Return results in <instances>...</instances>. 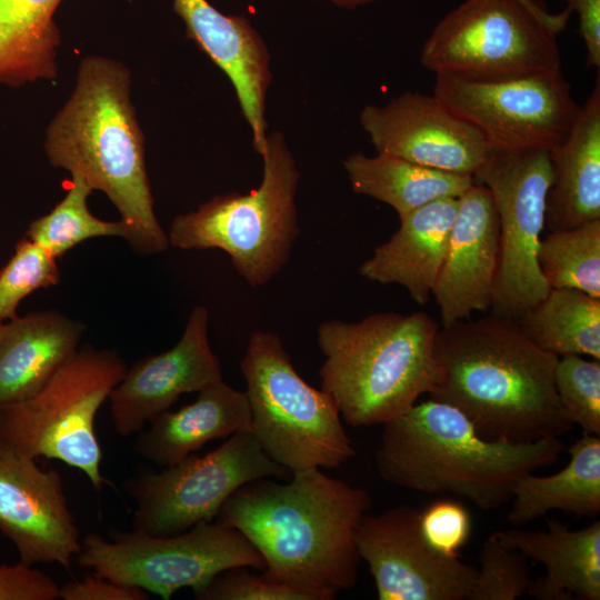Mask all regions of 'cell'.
I'll return each mask as SVG.
<instances>
[{
    "label": "cell",
    "mask_w": 600,
    "mask_h": 600,
    "mask_svg": "<svg viewBox=\"0 0 600 600\" xmlns=\"http://www.w3.org/2000/svg\"><path fill=\"white\" fill-rule=\"evenodd\" d=\"M173 8L189 37L231 80L260 152L267 139L266 96L271 79L263 40L247 19L223 14L207 0H173Z\"/></svg>",
    "instance_id": "obj_19"
},
{
    "label": "cell",
    "mask_w": 600,
    "mask_h": 600,
    "mask_svg": "<svg viewBox=\"0 0 600 600\" xmlns=\"http://www.w3.org/2000/svg\"><path fill=\"white\" fill-rule=\"evenodd\" d=\"M250 406V432L290 473L333 469L356 450L333 399L297 372L281 338L258 330L240 362Z\"/></svg>",
    "instance_id": "obj_7"
},
{
    "label": "cell",
    "mask_w": 600,
    "mask_h": 600,
    "mask_svg": "<svg viewBox=\"0 0 600 600\" xmlns=\"http://www.w3.org/2000/svg\"><path fill=\"white\" fill-rule=\"evenodd\" d=\"M83 326L57 311H38L2 324L0 407L39 392L78 351Z\"/></svg>",
    "instance_id": "obj_23"
},
{
    "label": "cell",
    "mask_w": 600,
    "mask_h": 600,
    "mask_svg": "<svg viewBox=\"0 0 600 600\" xmlns=\"http://www.w3.org/2000/svg\"><path fill=\"white\" fill-rule=\"evenodd\" d=\"M360 123L378 152L441 171L473 177L489 151L482 134L433 94L368 104Z\"/></svg>",
    "instance_id": "obj_16"
},
{
    "label": "cell",
    "mask_w": 600,
    "mask_h": 600,
    "mask_svg": "<svg viewBox=\"0 0 600 600\" xmlns=\"http://www.w3.org/2000/svg\"><path fill=\"white\" fill-rule=\"evenodd\" d=\"M538 263L550 289H578L600 299V220L550 231L540 241Z\"/></svg>",
    "instance_id": "obj_29"
},
{
    "label": "cell",
    "mask_w": 600,
    "mask_h": 600,
    "mask_svg": "<svg viewBox=\"0 0 600 600\" xmlns=\"http://www.w3.org/2000/svg\"><path fill=\"white\" fill-rule=\"evenodd\" d=\"M56 260L27 237L17 243L13 256L0 270V323L18 317L17 308L28 294L59 282Z\"/></svg>",
    "instance_id": "obj_32"
},
{
    "label": "cell",
    "mask_w": 600,
    "mask_h": 600,
    "mask_svg": "<svg viewBox=\"0 0 600 600\" xmlns=\"http://www.w3.org/2000/svg\"><path fill=\"white\" fill-rule=\"evenodd\" d=\"M439 327L423 311L378 312L357 322L328 320L317 328L324 357L321 389L352 428L382 424L410 409L436 383Z\"/></svg>",
    "instance_id": "obj_5"
},
{
    "label": "cell",
    "mask_w": 600,
    "mask_h": 600,
    "mask_svg": "<svg viewBox=\"0 0 600 600\" xmlns=\"http://www.w3.org/2000/svg\"><path fill=\"white\" fill-rule=\"evenodd\" d=\"M526 336L557 357L600 360V299L571 288L550 289L518 320Z\"/></svg>",
    "instance_id": "obj_28"
},
{
    "label": "cell",
    "mask_w": 600,
    "mask_h": 600,
    "mask_svg": "<svg viewBox=\"0 0 600 600\" xmlns=\"http://www.w3.org/2000/svg\"><path fill=\"white\" fill-rule=\"evenodd\" d=\"M332 1L338 4L346 6V7H356L359 4L368 3L372 0H332Z\"/></svg>",
    "instance_id": "obj_40"
},
{
    "label": "cell",
    "mask_w": 600,
    "mask_h": 600,
    "mask_svg": "<svg viewBox=\"0 0 600 600\" xmlns=\"http://www.w3.org/2000/svg\"><path fill=\"white\" fill-rule=\"evenodd\" d=\"M381 426L374 460L384 481L452 494L483 510L510 502L521 476L554 463L563 450L560 438L484 439L462 412L431 398Z\"/></svg>",
    "instance_id": "obj_4"
},
{
    "label": "cell",
    "mask_w": 600,
    "mask_h": 600,
    "mask_svg": "<svg viewBox=\"0 0 600 600\" xmlns=\"http://www.w3.org/2000/svg\"><path fill=\"white\" fill-rule=\"evenodd\" d=\"M352 190L392 207L399 219L439 198H459L473 182L469 174L441 171L387 153H354L344 160Z\"/></svg>",
    "instance_id": "obj_27"
},
{
    "label": "cell",
    "mask_w": 600,
    "mask_h": 600,
    "mask_svg": "<svg viewBox=\"0 0 600 600\" xmlns=\"http://www.w3.org/2000/svg\"><path fill=\"white\" fill-rule=\"evenodd\" d=\"M59 588L50 576L20 561L0 564V600H54Z\"/></svg>",
    "instance_id": "obj_36"
},
{
    "label": "cell",
    "mask_w": 600,
    "mask_h": 600,
    "mask_svg": "<svg viewBox=\"0 0 600 600\" xmlns=\"http://www.w3.org/2000/svg\"><path fill=\"white\" fill-rule=\"evenodd\" d=\"M473 179L491 192L499 220L491 310L518 320L550 291L538 263L551 182L549 150H489Z\"/></svg>",
    "instance_id": "obj_12"
},
{
    "label": "cell",
    "mask_w": 600,
    "mask_h": 600,
    "mask_svg": "<svg viewBox=\"0 0 600 600\" xmlns=\"http://www.w3.org/2000/svg\"><path fill=\"white\" fill-rule=\"evenodd\" d=\"M114 351L87 346L32 397L0 407V441L32 458L57 459L80 470L96 490L101 473L96 417L126 372Z\"/></svg>",
    "instance_id": "obj_8"
},
{
    "label": "cell",
    "mask_w": 600,
    "mask_h": 600,
    "mask_svg": "<svg viewBox=\"0 0 600 600\" xmlns=\"http://www.w3.org/2000/svg\"><path fill=\"white\" fill-rule=\"evenodd\" d=\"M433 96L474 127L490 151L551 150L580 107L562 71L498 80L439 73Z\"/></svg>",
    "instance_id": "obj_13"
},
{
    "label": "cell",
    "mask_w": 600,
    "mask_h": 600,
    "mask_svg": "<svg viewBox=\"0 0 600 600\" xmlns=\"http://www.w3.org/2000/svg\"><path fill=\"white\" fill-rule=\"evenodd\" d=\"M526 6L531 8L551 29L560 33L567 26L571 11L566 8L559 13H550L548 9L539 0H520Z\"/></svg>",
    "instance_id": "obj_39"
},
{
    "label": "cell",
    "mask_w": 600,
    "mask_h": 600,
    "mask_svg": "<svg viewBox=\"0 0 600 600\" xmlns=\"http://www.w3.org/2000/svg\"><path fill=\"white\" fill-rule=\"evenodd\" d=\"M62 0H0V84L20 87L58 74Z\"/></svg>",
    "instance_id": "obj_26"
},
{
    "label": "cell",
    "mask_w": 600,
    "mask_h": 600,
    "mask_svg": "<svg viewBox=\"0 0 600 600\" xmlns=\"http://www.w3.org/2000/svg\"><path fill=\"white\" fill-rule=\"evenodd\" d=\"M458 209V198L432 200L400 218L399 229L359 267V273L381 284L402 286L424 306L432 296Z\"/></svg>",
    "instance_id": "obj_21"
},
{
    "label": "cell",
    "mask_w": 600,
    "mask_h": 600,
    "mask_svg": "<svg viewBox=\"0 0 600 600\" xmlns=\"http://www.w3.org/2000/svg\"><path fill=\"white\" fill-rule=\"evenodd\" d=\"M554 387L561 407L583 433L600 436V360L569 354L558 359Z\"/></svg>",
    "instance_id": "obj_31"
},
{
    "label": "cell",
    "mask_w": 600,
    "mask_h": 600,
    "mask_svg": "<svg viewBox=\"0 0 600 600\" xmlns=\"http://www.w3.org/2000/svg\"><path fill=\"white\" fill-rule=\"evenodd\" d=\"M209 312L196 306L180 340L170 350L144 357L126 370L109 394L116 431L129 437L179 396L199 392L222 379L221 363L208 339Z\"/></svg>",
    "instance_id": "obj_17"
},
{
    "label": "cell",
    "mask_w": 600,
    "mask_h": 600,
    "mask_svg": "<svg viewBox=\"0 0 600 600\" xmlns=\"http://www.w3.org/2000/svg\"><path fill=\"white\" fill-rule=\"evenodd\" d=\"M77 561L98 576L163 600L182 588L200 590L229 568L264 569L262 556L239 530L216 521L171 536L111 531L106 540L90 533L81 542Z\"/></svg>",
    "instance_id": "obj_10"
},
{
    "label": "cell",
    "mask_w": 600,
    "mask_h": 600,
    "mask_svg": "<svg viewBox=\"0 0 600 600\" xmlns=\"http://www.w3.org/2000/svg\"><path fill=\"white\" fill-rule=\"evenodd\" d=\"M63 600H147V591L113 582L98 574L86 576L81 581H71L59 588Z\"/></svg>",
    "instance_id": "obj_37"
},
{
    "label": "cell",
    "mask_w": 600,
    "mask_h": 600,
    "mask_svg": "<svg viewBox=\"0 0 600 600\" xmlns=\"http://www.w3.org/2000/svg\"><path fill=\"white\" fill-rule=\"evenodd\" d=\"M420 529L427 543L447 557H459L468 542L472 520L468 509L453 499H440L420 510Z\"/></svg>",
    "instance_id": "obj_35"
},
{
    "label": "cell",
    "mask_w": 600,
    "mask_h": 600,
    "mask_svg": "<svg viewBox=\"0 0 600 600\" xmlns=\"http://www.w3.org/2000/svg\"><path fill=\"white\" fill-rule=\"evenodd\" d=\"M564 468L549 476H521L511 498L507 520L521 527L550 511L560 510L578 517L600 512V438L584 433L569 448Z\"/></svg>",
    "instance_id": "obj_25"
},
{
    "label": "cell",
    "mask_w": 600,
    "mask_h": 600,
    "mask_svg": "<svg viewBox=\"0 0 600 600\" xmlns=\"http://www.w3.org/2000/svg\"><path fill=\"white\" fill-rule=\"evenodd\" d=\"M551 182L546 200L550 231L600 220V78L579 107L567 138L549 150Z\"/></svg>",
    "instance_id": "obj_22"
},
{
    "label": "cell",
    "mask_w": 600,
    "mask_h": 600,
    "mask_svg": "<svg viewBox=\"0 0 600 600\" xmlns=\"http://www.w3.org/2000/svg\"><path fill=\"white\" fill-rule=\"evenodd\" d=\"M71 176V186L64 198L48 214L31 222L27 231V238L56 259L82 241L98 237L126 239L128 234L121 219L104 221L90 212L87 201L92 188L80 176Z\"/></svg>",
    "instance_id": "obj_30"
},
{
    "label": "cell",
    "mask_w": 600,
    "mask_h": 600,
    "mask_svg": "<svg viewBox=\"0 0 600 600\" xmlns=\"http://www.w3.org/2000/svg\"><path fill=\"white\" fill-rule=\"evenodd\" d=\"M262 180L248 193L219 194L170 226L169 243L183 250L220 249L252 288L267 284L288 262L299 237L296 161L279 132L259 152Z\"/></svg>",
    "instance_id": "obj_6"
},
{
    "label": "cell",
    "mask_w": 600,
    "mask_h": 600,
    "mask_svg": "<svg viewBox=\"0 0 600 600\" xmlns=\"http://www.w3.org/2000/svg\"><path fill=\"white\" fill-rule=\"evenodd\" d=\"M0 532L28 566L58 563L68 569L81 549L59 471L41 469L36 458L1 441Z\"/></svg>",
    "instance_id": "obj_15"
},
{
    "label": "cell",
    "mask_w": 600,
    "mask_h": 600,
    "mask_svg": "<svg viewBox=\"0 0 600 600\" xmlns=\"http://www.w3.org/2000/svg\"><path fill=\"white\" fill-rule=\"evenodd\" d=\"M290 476L264 453L250 431L232 434L204 456L191 453L160 471L143 468L128 478L124 488L136 503L132 530L152 536L183 532L213 521L241 486Z\"/></svg>",
    "instance_id": "obj_11"
},
{
    "label": "cell",
    "mask_w": 600,
    "mask_h": 600,
    "mask_svg": "<svg viewBox=\"0 0 600 600\" xmlns=\"http://www.w3.org/2000/svg\"><path fill=\"white\" fill-rule=\"evenodd\" d=\"M284 483L261 478L238 488L214 521L239 530L264 560L262 570L317 600L356 586L360 557L353 529L372 499L367 490L321 469L291 473Z\"/></svg>",
    "instance_id": "obj_1"
},
{
    "label": "cell",
    "mask_w": 600,
    "mask_h": 600,
    "mask_svg": "<svg viewBox=\"0 0 600 600\" xmlns=\"http://www.w3.org/2000/svg\"><path fill=\"white\" fill-rule=\"evenodd\" d=\"M557 32L520 0H466L426 39L434 74L498 80L561 71Z\"/></svg>",
    "instance_id": "obj_9"
},
{
    "label": "cell",
    "mask_w": 600,
    "mask_h": 600,
    "mask_svg": "<svg viewBox=\"0 0 600 600\" xmlns=\"http://www.w3.org/2000/svg\"><path fill=\"white\" fill-rule=\"evenodd\" d=\"M352 536L380 600H469L477 568L427 543L418 508L401 504L367 512Z\"/></svg>",
    "instance_id": "obj_14"
},
{
    "label": "cell",
    "mask_w": 600,
    "mask_h": 600,
    "mask_svg": "<svg viewBox=\"0 0 600 600\" xmlns=\"http://www.w3.org/2000/svg\"><path fill=\"white\" fill-rule=\"evenodd\" d=\"M547 530L519 527L493 534L527 559L541 563L546 573L531 580L527 593L539 600L600 599V521L572 530L548 519Z\"/></svg>",
    "instance_id": "obj_20"
},
{
    "label": "cell",
    "mask_w": 600,
    "mask_h": 600,
    "mask_svg": "<svg viewBox=\"0 0 600 600\" xmlns=\"http://www.w3.org/2000/svg\"><path fill=\"white\" fill-rule=\"evenodd\" d=\"M499 261V220L489 189L473 182L459 198L432 296L442 327L491 309Z\"/></svg>",
    "instance_id": "obj_18"
},
{
    "label": "cell",
    "mask_w": 600,
    "mask_h": 600,
    "mask_svg": "<svg viewBox=\"0 0 600 600\" xmlns=\"http://www.w3.org/2000/svg\"><path fill=\"white\" fill-rule=\"evenodd\" d=\"M2 324H3V323H0V333H1Z\"/></svg>",
    "instance_id": "obj_41"
},
{
    "label": "cell",
    "mask_w": 600,
    "mask_h": 600,
    "mask_svg": "<svg viewBox=\"0 0 600 600\" xmlns=\"http://www.w3.org/2000/svg\"><path fill=\"white\" fill-rule=\"evenodd\" d=\"M50 163L104 192L121 214L138 254L164 251L169 239L153 210L144 137L131 101V76L121 62L84 57L76 87L47 129Z\"/></svg>",
    "instance_id": "obj_3"
},
{
    "label": "cell",
    "mask_w": 600,
    "mask_h": 600,
    "mask_svg": "<svg viewBox=\"0 0 600 600\" xmlns=\"http://www.w3.org/2000/svg\"><path fill=\"white\" fill-rule=\"evenodd\" d=\"M233 567L219 572L203 588L193 592L197 600H317L311 593L279 582L263 571Z\"/></svg>",
    "instance_id": "obj_34"
},
{
    "label": "cell",
    "mask_w": 600,
    "mask_h": 600,
    "mask_svg": "<svg viewBox=\"0 0 600 600\" xmlns=\"http://www.w3.org/2000/svg\"><path fill=\"white\" fill-rule=\"evenodd\" d=\"M433 400L462 412L484 439L560 438L572 423L554 387L559 357L534 344L517 320L496 313L439 328Z\"/></svg>",
    "instance_id": "obj_2"
},
{
    "label": "cell",
    "mask_w": 600,
    "mask_h": 600,
    "mask_svg": "<svg viewBox=\"0 0 600 600\" xmlns=\"http://www.w3.org/2000/svg\"><path fill=\"white\" fill-rule=\"evenodd\" d=\"M197 399L176 411L164 410L134 441L137 454L159 467L172 466L208 441L249 431L250 406L244 391L223 380L206 387Z\"/></svg>",
    "instance_id": "obj_24"
},
{
    "label": "cell",
    "mask_w": 600,
    "mask_h": 600,
    "mask_svg": "<svg viewBox=\"0 0 600 600\" xmlns=\"http://www.w3.org/2000/svg\"><path fill=\"white\" fill-rule=\"evenodd\" d=\"M480 567L469 600H516L531 582L528 559L493 533L479 553Z\"/></svg>",
    "instance_id": "obj_33"
},
{
    "label": "cell",
    "mask_w": 600,
    "mask_h": 600,
    "mask_svg": "<svg viewBox=\"0 0 600 600\" xmlns=\"http://www.w3.org/2000/svg\"><path fill=\"white\" fill-rule=\"evenodd\" d=\"M579 17V32L586 47V67L600 68V0H562Z\"/></svg>",
    "instance_id": "obj_38"
}]
</instances>
